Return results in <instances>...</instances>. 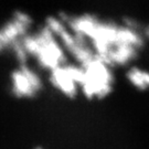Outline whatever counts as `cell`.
<instances>
[{"label":"cell","mask_w":149,"mask_h":149,"mask_svg":"<svg viewBox=\"0 0 149 149\" xmlns=\"http://www.w3.org/2000/svg\"><path fill=\"white\" fill-rule=\"evenodd\" d=\"M21 43L28 56L34 58L43 69L52 71L66 63L68 53L59 40L44 26L33 33H28Z\"/></svg>","instance_id":"cell-1"},{"label":"cell","mask_w":149,"mask_h":149,"mask_svg":"<svg viewBox=\"0 0 149 149\" xmlns=\"http://www.w3.org/2000/svg\"><path fill=\"white\" fill-rule=\"evenodd\" d=\"M82 66L81 91L88 98L106 96L114 84L112 66L97 55Z\"/></svg>","instance_id":"cell-2"},{"label":"cell","mask_w":149,"mask_h":149,"mask_svg":"<svg viewBox=\"0 0 149 149\" xmlns=\"http://www.w3.org/2000/svg\"><path fill=\"white\" fill-rule=\"evenodd\" d=\"M33 20L26 12L18 11L0 26V52L10 49L30 33Z\"/></svg>","instance_id":"cell-3"},{"label":"cell","mask_w":149,"mask_h":149,"mask_svg":"<svg viewBox=\"0 0 149 149\" xmlns=\"http://www.w3.org/2000/svg\"><path fill=\"white\" fill-rule=\"evenodd\" d=\"M51 84L68 96H75L81 90L82 66L65 63L50 71Z\"/></svg>","instance_id":"cell-4"},{"label":"cell","mask_w":149,"mask_h":149,"mask_svg":"<svg viewBox=\"0 0 149 149\" xmlns=\"http://www.w3.org/2000/svg\"><path fill=\"white\" fill-rule=\"evenodd\" d=\"M12 91L18 96H32L42 87V81L36 70L27 64H20L10 76Z\"/></svg>","instance_id":"cell-5"},{"label":"cell","mask_w":149,"mask_h":149,"mask_svg":"<svg viewBox=\"0 0 149 149\" xmlns=\"http://www.w3.org/2000/svg\"><path fill=\"white\" fill-rule=\"evenodd\" d=\"M128 82L133 86L146 90L149 87V72L144 69H140L138 66H130L126 73Z\"/></svg>","instance_id":"cell-6"}]
</instances>
